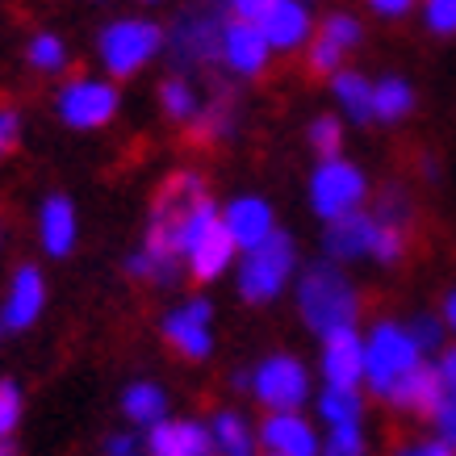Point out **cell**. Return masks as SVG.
<instances>
[{
  "mask_svg": "<svg viewBox=\"0 0 456 456\" xmlns=\"http://www.w3.org/2000/svg\"><path fill=\"white\" fill-rule=\"evenodd\" d=\"M297 314L314 335H331L344 327H356L360 293L347 281V273L331 260H314L297 277Z\"/></svg>",
  "mask_w": 456,
  "mask_h": 456,
  "instance_id": "cell-1",
  "label": "cell"
},
{
  "mask_svg": "<svg viewBox=\"0 0 456 456\" xmlns=\"http://www.w3.org/2000/svg\"><path fill=\"white\" fill-rule=\"evenodd\" d=\"M322 256L331 264L347 260H377V264H398L406 256V231L377 222L373 214H347L339 222H327L322 235Z\"/></svg>",
  "mask_w": 456,
  "mask_h": 456,
  "instance_id": "cell-2",
  "label": "cell"
},
{
  "mask_svg": "<svg viewBox=\"0 0 456 456\" xmlns=\"http://www.w3.org/2000/svg\"><path fill=\"white\" fill-rule=\"evenodd\" d=\"M419 364H423V352H419V344L411 339V331L402 322L381 318L369 331V339H364V381H369L373 394L389 398Z\"/></svg>",
  "mask_w": 456,
  "mask_h": 456,
  "instance_id": "cell-3",
  "label": "cell"
},
{
  "mask_svg": "<svg viewBox=\"0 0 456 456\" xmlns=\"http://www.w3.org/2000/svg\"><path fill=\"white\" fill-rule=\"evenodd\" d=\"M222 29H226V17L214 4H197V9H184V13L172 21V29L164 34L167 59L176 76L184 71H206L214 59H222Z\"/></svg>",
  "mask_w": 456,
  "mask_h": 456,
  "instance_id": "cell-4",
  "label": "cell"
},
{
  "mask_svg": "<svg viewBox=\"0 0 456 456\" xmlns=\"http://www.w3.org/2000/svg\"><path fill=\"white\" fill-rule=\"evenodd\" d=\"M293 268H297V248L285 231H273L260 248L243 251L239 260V297L251 305H264L281 297V289L289 285Z\"/></svg>",
  "mask_w": 456,
  "mask_h": 456,
  "instance_id": "cell-5",
  "label": "cell"
},
{
  "mask_svg": "<svg viewBox=\"0 0 456 456\" xmlns=\"http://www.w3.org/2000/svg\"><path fill=\"white\" fill-rule=\"evenodd\" d=\"M159 51H164V29L155 26V21H147V17H118V21H110V26L101 29V38H97L101 63L118 80L142 71Z\"/></svg>",
  "mask_w": 456,
  "mask_h": 456,
  "instance_id": "cell-6",
  "label": "cell"
},
{
  "mask_svg": "<svg viewBox=\"0 0 456 456\" xmlns=\"http://www.w3.org/2000/svg\"><path fill=\"white\" fill-rule=\"evenodd\" d=\"M369 197V180L347 159H322L310 176V206L322 222H339L347 214H360Z\"/></svg>",
  "mask_w": 456,
  "mask_h": 456,
  "instance_id": "cell-7",
  "label": "cell"
},
{
  "mask_svg": "<svg viewBox=\"0 0 456 456\" xmlns=\"http://www.w3.org/2000/svg\"><path fill=\"white\" fill-rule=\"evenodd\" d=\"M248 394H256V402L268 406L273 415H281V411H297V406L310 398V373H305L302 360L277 352V356H268V360L256 364Z\"/></svg>",
  "mask_w": 456,
  "mask_h": 456,
  "instance_id": "cell-8",
  "label": "cell"
},
{
  "mask_svg": "<svg viewBox=\"0 0 456 456\" xmlns=\"http://www.w3.org/2000/svg\"><path fill=\"white\" fill-rule=\"evenodd\" d=\"M55 113L59 122L71 130H97L110 126L118 113V88L110 80H93V76H76L59 88L55 97Z\"/></svg>",
  "mask_w": 456,
  "mask_h": 456,
  "instance_id": "cell-9",
  "label": "cell"
},
{
  "mask_svg": "<svg viewBox=\"0 0 456 456\" xmlns=\"http://www.w3.org/2000/svg\"><path fill=\"white\" fill-rule=\"evenodd\" d=\"M214 305L209 297H189V302H180L176 310H167L164 322H159V331L172 347H176L184 360H206L214 352Z\"/></svg>",
  "mask_w": 456,
  "mask_h": 456,
  "instance_id": "cell-10",
  "label": "cell"
},
{
  "mask_svg": "<svg viewBox=\"0 0 456 456\" xmlns=\"http://www.w3.org/2000/svg\"><path fill=\"white\" fill-rule=\"evenodd\" d=\"M42 305H46V281L34 264H21L9 281V293H4V305H0V327L9 331H29L38 322Z\"/></svg>",
  "mask_w": 456,
  "mask_h": 456,
  "instance_id": "cell-11",
  "label": "cell"
},
{
  "mask_svg": "<svg viewBox=\"0 0 456 456\" xmlns=\"http://www.w3.org/2000/svg\"><path fill=\"white\" fill-rule=\"evenodd\" d=\"M322 377L335 389H356L364 381V339L356 327L322 335Z\"/></svg>",
  "mask_w": 456,
  "mask_h": 456,
  "instance_id": "cell-12",
  "label": "cell"
},
{
  "mask_svg": "<svg viewBox=\"0 0 456 456\" xmlns=\"http://www.w3.org/2000/svg\"><path fill=\"white\" fill-rule=\"evenodd\" d=\"M268 59H273V46L264 42L260 26L256 21H226L222 29V63L235 71V76H264L268 68Z\"/></svg>",
  "mask_w": 456,
  "mask_h": 456,
  "instance_id": "cell-13",
  "label": "cell"
},
{
  "mask_svg": "<svg viewBox=\"0 0 456 456\" xmlns=\"http://www.w3.org/2000/svg\"><path fill=\"white\" fill-rule=\"evenodd\" d=\"M256 26H260L264 42L273 46V51H297L310 42V9H305V0H273L260 17H256Z\"/></svg>",
  "mask_w": 456,
  "mask_h": 456,
  "instance_id": "cell-14",
  "label": "cell"
},
{
  "mask_svg": "<svg viewBox=\"0 0 456 456\" xmlns=\"http://www.w3.org/2000/svg\"><path fill=\"white\" fill-rule=\"evenodd\" d=\"M222 226H226V235H231V243H235L239 251L260 248L264 239L277 231L273 206H268L264 197H235L231 206L222 209Z\"/></svg>",
  "mask_w": 456,
  "mask_h": 456,
  "instance_id": "cell-15",
  "label": "cell"
},
{
  "mask_svg": "<svg viewBox=\"0 0 456 456\" xmlns=\"http://www.w3.org/2000/svg\"><path fill=\"white\" fill-rule=\"evenodd\" d=\"M260 444L273 456H318L322 452V444L314 436V423H305L297 411H281V415L264 419Z\"/></svg>",
  "mask_w": 456,
  "mask_h": 456,
  "instance_id": "cell-16",
  "label": "cell"
},
{
  "mask_svg": "<svg viewBox=\"0 0 456 456\" xmlns=\"http://www.w3.org/2000/svg\"><path fill=\"white\" fill-rule=\"evenodd\" d=\"M147 456H214V440L206 423L172 419L147 431Z\"/></svg>",
  "mask_w": 456,
  "mask_h": 456,
  "instance_id": "cell-17",
  "label": "cell"
},
{
  "mask_svg": "<svg viewBox=\"0 0 456 456\" xmlns=\"http://www.w3.org/2000/svg\"><path fill=\"white\" fill-rule=\"evenodd\" d=\"M38 239L46 256H68L76 248V206L63 193L46 197L38 209Z\"/></svg>",
  "mask_w": 456,
  "mask_h": 456,
  "instance_id": "cell-18",
  "label": "cell"
},
{
  "mask_svg": "<svg viewBox=\"0 0 456 456\" xmlns=\"http://www.w3.org/2000/svg\"><path fill=\"white\" fill-rule=\"evenodd\" d=\"M235 243H231V235H226V226H214L201 243H197L189 256H184V268H189V277L197 281H218L226 268H231V260H235Z\"/></svg>",
  "mask_w": 456,
  "mask_h": 456,
  "instance_id": "cell-19",
  "label": "cell"
},
{
  "mask_svg": "<svg viewBox=\"0 0 456 456\" xmlns=\"http://www.w3.org/2000/svg\"><path fill=\"white\" fill-rule=\"evenodd\" d=\"M440 398H444V386H440V377H436L431 364H419L415 373L389 394V402H394L398 411H406V415H423V419H431V411L440 406Z\"/></svg>",
  "mask_w": 456,
  "mask_h": 456,
  "instance_id": "cell-20",
  "label": "cell"
},
{
  "mask_svg": "<svg viewBox=\"0 0 456 456\" xmlns=\"http://www.w3.org/2000/svg\"><path fill=\"white\" fill-rule=\"evenodd\" d=\"M122 411L134 428H159L167 415V394L155 381H130L122 394Z\"/></svg>",
  "mask_w": 456,
  "mask_h": 456,
  "instance_id": "cell-21",
  "label": "cell"
},
{
  "mask_svg": "<svg viewBox=\"0 0 456 456\" xmlns=\"http://www.w3.org/2000/svg\"><path fill=\"white\" fill-rule=\"evenodd\" d=\"M235 122H239V105L235 97L226 93V88H214V97H209V105H201V113H197V139L201 142H222L235 134Z\"/></svg>",
  "mask_w": 456,
  "mask_h": 456,
  "instance_id": "cell-22",
  "label": "cell"
},
{
  "mask_svg": "<svg viewBox=\"0 0 456 456\" xmlns=\"http://www.w3.org/2000/svg\"><path fill=\"white\" fill-rule=\"evenodd\" d=\"M209 440H214V456H251L256 452V436H251L248 419L239 411H218L209 423Z\"/></svg>",
  "mask_w": 456,
  "mask_h": 456,
  "instance_id": "cell-23",
  "label": "cell"
},
{
  "mask_svg": "<svg viewBox=\"0 0 456 456\" xmlns=\"http://www.w3.org/2000/svg\"><path fill=\"white\" fill-rule=\"evenodd\" d=\"M331 93L352 122H369V118H373V84L364 80L360 71H335Z\"/></svg>",
  "mask_w": 456,
  "mask_h": 456,
  "instance_id": "cell-24",
  "label": "cell"
},
{
  "mask_svg": "<svg viewBox=\"0 0 456 456\" xmlns=\"http://www.w3.org/2000/svg\"><path fill=\"white\" fill-rule=\"evenodd\" d=\"M318 419H322L327 428H360V419H364V398H360V389L327 386L318 394Z\"/></svg>",
  "mask_w": 456,
  "mask_h": 456,
  "instance_id": "cell-25",
  "label": "cell"
},
{
  "mask_svg": "<svg viewBox=\"0 0 456 456\" xmlns=\"http://www.w3.org/2000/svg\"><path fill=\"white\" fill-rule=\"evenodd\" d=\"M415 110V88L402 76H386L373 84V118L377 122H402L406 113Z\"/></svg>",
  "mask_w": 456,
  "mask_h": 456,
  "instance_id": "cell-26",
  "label": "cell"
},
{
  "mask_svg": "<svg viewBox=\"0 0 456 456\" xmlns=\"http://www.w3.org/2000/svg\"><path fill=\"white\" fill-rule=\"evenodd\" d=\"M159 105L172 122H193L201 113V101H197V88L189 84V76H167L159 84Z\"/></svg>",
  "mask_w": 456,
  "mask_h": 456,
  "instance_id": "cell-27",
  "label": "cell"
},
{
  "mask_svg": "<svg viewBox=\"0 0 456 456\" xmlns=\"http://www.w3.org/2000/svg\"><path fill=\"white\" fill-rule=\"evenodd\" d=\"M26 59H29V68H38V71H63L68 68V46L55 34H34L26 46Z\"/></svg>",
  "mask_w": 456,
  "mask_h": 456,
  "instance_id": "cell-28",
  "label": "cell"
},
{
  "mask_svg": "<svg viewBox=\"0 0 456 456\" xmlns=\"http://www.w3.org/2000/svg\"><path fill=\"white\" fill-rule=\"evenodd\" d=\"M373 218H377V222H386V226H398V231H406V226L415 222V206H411V197H406V189H398V184H389L386 193L377 197Z\"/></svg>",
  "mask_w": 456,
  "mask_h": 456,
  "instance_id": "cell-29",
  "label": "cell"
},
{
  "mask_svg": "<svg viewBox=\"0 0 456 456\" xmlns=\"http://www.w3.org/2000/svg\"><path fill=\"white\" fill-rule=\"evenodd\" d=\"M305 139H310V147H314L322 159H339V151H344V126H339V118L322 113V118L310 122Z\"/></svg>",
  "mask_w": 456,
  "mask_h": 456,
  "instance_id": "cell-30",
  "label": "cell"
},
{
  "mask_svg": "<svg viewBox=\"0 0 456 456\" xmlns=\"http://www.w3.org/2000/svg\"><path fill=\"white\" fill-rule=\"evenodd\" d=\"M318 34H322L327 42H335L344 55L352 51V46H356L360 38H364V34H360V21L352 13H331L327 21H322V26H318Z\"/></svg>",
  "mask_w": 456,
  "mask_h": 456,
  "instance_id": "cell-31",
  "label": "cell"
},
{
  "mask_svg": "<svg viewBox=\"0 0 456 456\" xmlns=\"http://www.w3.org/2000/svg\"><path fill=\"white\" fill-rule=\"evenodd\" d=\"M406 331H411V339L419 344V352H423V356L440 352V344H444V322L436 314H415L411 322H406Z\"/></svg>",
  "mask_w": 456,
  "mask_h": 456,
  "instance_id": "cell-32",
  "label": "cell"
},
{
  "mask_svg": "<svg viewBox=\"0 0 456 456\" xmlns=\"http://www.w3.org/2000/svg\"><path fill=\"white\" fill-rule=\"evenodd\" d=\"M369 444H364V431L360 428H331L327 444H322V456H364Z\"/></svg>",
  "mask_w": 456,
  "mask_h": 456,
  "instance_id": "cell-33",
  "label": "cell"
},
{
  "mask_svg": "<svg viewBox=\"0 0 456 456\" xmlns=\"http://www.w3.org/2000/svg\"><path fill=\"white\" fill-rule=\"evenodd\" d=\"M21 423V389L17 381H0V440H9Z\"/></svg>",
  "mask_w": 456,
  "mask_h": 456,
  "instance_id": "cell-34",
  "label": "cell"
},
{
  "mask_svg": "<svg viewBox=\"0 0 456 456\" xmlns=\"http://www.w3.org/2000/svg\"><path fill=\"white\" fill-rule=\"evenodd\" d=\"M339 63H344V51L318 34V38L310 42V71H314V76H335V71H344Z\"/></svg>",
  "mask_w": 456,
  "mask_h": 456,
  "instance_id": "cell-35",
  "label": "cell"
},
{
  "mask_svg": "<svg viewBox=\"0 0 456 456\" xmlns=\"http://www.w3.org/2000/svg\"><path fill=\"white\" fill-rule=\"evenodd\" d=\"M431 428H436V440L448 444L456 452V394H444L440 406L431 411Z\"/></svg>",
  "mask_w": 456,
  "mask_h": 456,
  "instance_id": "cell-36",
  "label": "cell"
},
{
  "mask_svg": "<svg viewBox=\"0 0 456 456\" xmlns=\"http://www.w3.org/2000/svg\"><path fill=\"white\" fill-rule=\"evenodd\" d=\"M423 21L431 34H456V0H423Z\"/></svg>",
  "mask_w": 456,
  "mask_h": 456,
  "instance_id": "cell-37",
  "label": "cell"
},
{
  "mask_svg": "<svg viewBox=\"0 0 456 456\" xmlns=\"http://www.w3.org/2000/svg\"><path fill=\"white\" fill-rule=\"evenodd\" d=\"M394 456H456V452L440 440H411V444H402V448H394Z\"/></svg>",
  "mask_w": 456,
  "mask_h": 456,
  "instance_id": "cell-38",
  "label": "cell"
},
{
  "mask_svg": "<svg viewBox=\"0 0 456 456\" xmlns=\"http://www.w3.org/2000/svg\"><path fill=\"white\" fill-rule=\"evenodd\" d=\"M436 377H440L444 394H456V347H444L436 360Z\"/></svg>",
  "mask_w": 456,
  "mask_h": 456,
  "instance_id": "cell-39",
  "label": "cell"
},
{
  "mask_svg": "<svg viewBox=\"0 0 456 456\" xmlns=\"http://www.w3.org/2000/svg\"><path fill=\"white\" fill-rule=\"evenodd\" d=\"M105 456H142V448H139V440H134L130 431H118V436L105 440Z\"/></svg>",
  "mask_w": 456,
  "mask_h": 456,
  "instance_id": "cell-40",
  "label": "cell"
},
{
  "mask_svg": "<svg viewBox=\"0 0 456 456\" xmlns=\"http://www.w3.org/2000/svg\"><path fill=\"white\" fill-rule=\"evenodd\" d=\"M17 130H21V118L13 110H0V155L17 142Z\"/></svg>",
  "mask_w": 456,
  "mask_h": 456,
  "instance_id": "cell-41",
  "label": "cell"
},
{
  "mask_svg": "<svg viewBox=\"0 0 456 456\" xmlns=\"http://www.w3.org/2000/svg\"><path fill=\"white\" fill-rule=\"evenodd\" d=\"M226 4H231V13H235L239 21H256V17H260L273 0H226Z\"/></svg>",
  "mask_w": 456,
  "mask_h": 456,
  "instance_id": "cell-42",
  "label": "cell"
},
{
  "mask_svg": "<svg viewBox=\"0 0 456 456\" xmlns=\"http://www.w3.org/2000/svg\"><path fill=\"white\" fill-rule=\"evenodd\" d=\"M369 9L381 17H406L415 9V0H369Z\"/></svg>",
  "mask_w": 456,
  "mask_h": 456,
  "instance_id": "cell-43",
  "label": "cell"
},
{
  "mask_svg": "<svg viewBox=\"0 0 456 456\" xmlns=\"http://www.w3.org/2000/svg\"><path fill=\"white\" fill-rule=\"evenodd\" d=\"M444 327H452L456 331V285L448 289V297H444Z\"/></svg>",
  "mask_w": 456,
  "mask_h": 456,
  "instance_id": "cell-44",
  "label": "cell"
},
{
  "mask_svg": "<svg viewBox=\"0 0 456 456\" xmlns=\"http://www.w3.org/2000/svg\"><path fill=\"white\" fill-rule=\"evenodd\" d=\"M0 456H21V452L13 448V440H0Z\"/></svg>",
  "mask_w": 456,
  "mask_h": 456,
  "instance_id": "cell-45",
  "label": "cell"
},
{
  "mask_svg": "<svg viewBox=\"0 0 456 456\" xmlns=\"http://www.w3.org/2000/svg\"><path fill=\"white\" fill-rule=\"evenodd\" d=\"M0 331H4V327H0Z\"/></svg>",
  "mask_w": 456,
  "mask_h": 456,
  "instance_id": "cell-46",
  "label": "cell"
}]
</instances>
